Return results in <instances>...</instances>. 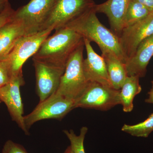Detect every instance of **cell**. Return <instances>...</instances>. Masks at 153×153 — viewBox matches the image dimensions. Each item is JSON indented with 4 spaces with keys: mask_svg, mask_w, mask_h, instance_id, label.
<instances>
[{
    "mask_svg": "<svg viewBox=\"0 0 153 153\" xmlns=\"http://www.w3.org/2000/svg\"><path fill=\"white\" fill-rule=\"evenodd\" d=\"M148 94H149V97L145 101L147 103L153 104V93L149 91L148 93Z\"/></svg>",
    "mask_w": 153,
    "mask_h": 153,
    "instance_id": "26",
    "label": "cell"
},
{
    "mask_svg": "<svg viewBox=\"0 0 153 153\" xmlns=\"http://www.w3.org/2000/svg\"><path fill=\"white\" fill-rule=\"evenodd\" d=\"M55 0H31L14 11L11 20L21 23L24 36L41 32Z\"/></svg>",
    "mask_w": 153,
    "mask_h": 153,
    "instance_id": "6",
    "label": "cell"
},
{
    "mask_svg": "<svg viewBox=\"0 0 153 153\" xmlns=\"http://www.w3.org/2000/svg\"><path fill=\"white\" fill-rule=\"evenodd\" d=\"M49 29L19 38L6 58L10 67L12 77L23 74L22 67L30 57H33L44 40L53 31Z\"/></svg>",
    "mask_w": 153,
    "mask_h": 153,
    "instance_id": "5",
    "label": "cell"
},
{
    "mask_svg": "<svg viewBox=\"0 0 153 153\" xmlns=\"http://www.w3.org/2000/svg\"><path fill=\"white\" fill-rule=\"evenodd\" d=\"M88 130V129L86 127H82L79 135H76L72 130L63 131V132L70 141V146L74 153H85L83 143Z\"/></svg>",
    "mask_w": 153,
    "mask_h": 153,
    "instance_id": "20",
    "label": "cell"
},
{
    "mask_svg": "<svg viewBox=\"0 0 153 153\" xmlns=\"http://www.w3.org/2000/svg\"><path fill=\"white\" fill-rule=\"evenodd\" d=\"M123 131L133 136L147 137L153 131V113L142 122L134 125L124 124L121 128Z\"/></svg>",
    "mask_w": 153,
    "mask_h": 153,
    "instance_id": "19",
    "label": "cell"
},
{
    "mask_svg": "<svg viewBox=\"0 0 153 153\" xmlns=\"http://www.w3.org/2000/svg\"><path fill=\"white\" fill-rule=\"evenodd\" d=\"M95 5L93 0H55L41 31L63 27Z\"/></svg>",
    "mask_w": 153,
    "mask_h": 153,
    "instance_id": "4",
    "label": "cell"
},
{
    "mask_svg": "<svg viewBox=\"0 0 153 153\" xmlns=\"http://www.w3.org/2000/svg\"><path fill=\"white\" fill-rule=\"evenodd\" d=\"M131 0H108L105 2L94 6L96 13L105 14L109 21L111 28L118 36L123 28V21Z\"/></svg>",
    "mask_w": 153,
    "mask_h": 153,
    "instance_id": "14",
    "label": "cell"
},
{
    "mask_svg": "<svg viewBox=\"0 0 153 153\" xmlns=\"http://www.w3.org/2000/svg\"><path fill=\"white\" fill-rule=\"evenodd\" d=\"M153 56V35L143 41L133 56L127 60L125 66L128 76L144 77L147 67Z\"/></svg>",
    "mask_w": 153,
    "mask_h": 153,
    "instance_id": "13",
    "label": "cell"
},
{
    "mask_svg": "<svg viewBox=\"0 0 153 153\" xmlns=\"http://www.w3.org/2000/svg\"><path fill=\"white\" fill-rule=\"evenodd\" d=\"M9 2V0H0V13L5 9Z\"/></svg>",
    "mask_w": 153,
    "mask_h": 153,
    "instance_id": "25",
    "label": "cell"
},
{
    "mask_svg": "<svg viewBox=\"0 0 153 153\" xmlns=\"http://www.w3.org/2000/svg\"><path fill=\"white\" fill-rule=\"evenodd\" d=\"M102 55L106 64L108 74L113 88L119 90L128 75L125 64L112 52L102 51Z\"/></svg>",
    "mask_w": 153,
    "mask_h": 153,
    "instance_id": "15",
    "label": "cell"
},
{
    "mask_svg": "<svg viewBox=\"0 0 153 153\" xmlns=\"http://www.w3.org/2000/svg\"><path fill=\"white\" fill-rule=\"evenodd\" d=\"M153 35V11L145 19L124 28L118 38L126 62L133 56L140 44Z\"/></svg>",
    "mask_w": 153,
    "mask_h": 153,
    "instance_id": "9",
    "label": "cell"
},
{
    "mask_svg": "<svg viewBox=\"0 0 153 153\" xmlns=\"http://www.w3.org/2000/svg\"><path fill=\"white\" fill-rule=\"evenodd\" d=\"M152 12L143 4L131 0L124 19L123 29L145 19Z\"/></svg>",
    "mask_w": 153,
    "mask_h": 153,
    "instance_id": "18",
    "label": "cell"
},
{
    "mask_svg": "<svg viewBox=\"0 0 153 153\" xmlns=\"http://www.w3.org/2000/svg\"><path fill=\"white\" fill-rule=\"evenodd\" d=\"M137 1L149 9L151 11H153V0H134Z\"/></svg>",
    "mask_w": 153,
    "mask_h": 153,
    "instance_id": "24",
    "label": "cell"
},
{
    "mask_svg": "<svg viewBox=\"0 0 153 153\" xmlns=\"http://www.w3.org/2000/svg\"><path fill=\"white\" fill-rule=\"evenodd\" d=\"M1 102H2L1 101V100H0V103H1Z\"/></svg>",
    "mask_w": 153,
    "mask_h": 153,
    "instance_id": "29",
    "label": "cell"
},
{
    "mask_svg": "<svg viewBox=\"0 0 153 153\" xmlns=\"http://www.w3.org/2000/svg\"><path fill=\"white\" fill-rule=\"evenodd\" d=\"M140 78L138 76H128L120 89V105L125 112H130L133 110L134 98L141 91Z\"/></svg>",
    "mask_w": 153,
    "mask_h": 153,
    "instance_id": "17",
    "label": "cell"
},
{
    "mask_svg": "<svg viewBox=\"0 0 153 153\" xmlns=\"http://www.w3.org/2000/svg\"><path fill=\"white\" fill-rule=\"evenodd\" d=\"M84 41L87 57L83 60V69L86 80L113 88L104 58L94 51L90 41L86 39H84Z\"/></svg>",
    "mask_w": 153,
    "mask_h": 153,
    "instance_id": "12",
    "label": "cell"
},
{
    "mask_svg": "<svg viewBox=\"0 0 153 153\" xmlns=\"http://www.w3.org/2000/svg\"><path fill=\"white\" fill-rule=\"evenodd\" d=\"M14 11L15 10L13 9L9 2L5 9L0 13V29L10 21Z\"/></svg>",
    "mask_w": 153,
    "mask_h": 153,
    "instance_id": "23",
    "label": "cell"
},
{
    "mask_svg": "<svg viewBox=\"0 0 153 153\" xmlns=\"http://www.w3.org/2000/svg\"><path fill=\"white\" fill-rule=\"evenodd\" d=\"M120 90L97 82H89L82 95L74 102V108L107 111L120 105Z\"/></svg>",
    "mask_w": 153,
    "mask_h": 153,
    "instance_id": "7",
    "label": "cell"
},
{
    "mask_svg": "<svg viewBox=\"0 0 153 153\" xmlns=\"http://www.w3.org/2000/svg\"><path fill=\"white\" fill-rule=\"evenodd\" d=\"M84 47V41L71 54L55 93L74 101L82 95L88 83L83 72Z\"/></svg>",
    "mask_w": 153,
    "mask_h": 153,
    "instance_id": "3",
    "label": "cell"
},
{
    "mask_svg": "<svg viewBox=\"0 0 153 153\" xmlns=\"http://www.w3.org/2000/svg\"><path fill=\"white\" fill-rule=\"evenodd\" d=\"M152 88H151L150 90V91H151V92H152V93H153V81H152Z\"/></svg>",
    "mask_w": 153,
    "mask_h": 153,
    "instance_id": "28",
    "label": "cell"
},
{
    "mask_svg": "<svg viewBox=\"0 0 153 153\" xmlns=\"http://www.w3.org/2000/svg\"><path fill=\"white\" fill-rule=\"evenodd\" d=\"M64 153H74V152H73V151L71 150V147H70V146H69V147H68L67 149L66 150L65 152Z\"/></svg>",
    "mask_w": 153,
    "mask_h": 153,
    "instance_id": "27",
    "label": "cell"
},
{
    "mask_svg": "<svg viewBox=\"0 0 153 153\" xmlns=\"http://www.w3.org/2000/svg\"><path fill=\"white\" fill-rule=\"evenodd\" d=\"M83 42L84 39L79 34L68 27H63L44 40L33 59L65 68L71 54Z\"/></svg>",
    "mask_w": 153,
    "mask_h": 153,
    "instance_id": "2",
    "label": "cell"
},
{
    "mask_svg": "<svg viewBox=\"0 0 153 153\" xmlns=\"http://www.w3.org/2000/svg\"><path fill=\"white\" fill-rule=\"evenodd\" d=\"M11 78L12 75L6 56L0 57V88L10 82Z\"/></svg>",
    "mask_w": 153,
    "mask_h": 153,
    "instance_id": "21",
    "label": "cell"
},
{
    "mask_svg": "<svg viewBox=\"0 0 153 153\" xmlns=\"http://www.w3.org/2000/svg\"><path fill=\"white\" fill-rule=\"evenodd\" d=\"M94 7L69 22L65 27L71 28L83 39H87L90 42H95L101 51L112 52L126 64V60L121 48L118 37L112 30L108 29L100 22Z\"/></svg>",
    "mask_w": 153,
    "mask_h": 153,
    "instance_id": "1",
    "label": "cell"
},
{
    "mask_svg": "<svg viewBox=\"0 0 153 153\" xmlns=\"http://www.w3.org/2000/svg\"><path fill=\"white\" fill-rule=\"evenodd\" d=\"M75 101L56 93L40 102L32 112L24 116L25 126L29 131L31 126L39 121L49 119L61 120L74 109Z\"/></svg>",
    "mask_w": 153,
    "mask_h": 153,
    "instance_id": "8",
    "label": "cell"
},
{
    "mask_svg": "<svg viewBox=\"0 0 153 153\" xmlns=\"http://www.w3.org/2000/svg\"><path fill=\"white\" fill-rule=\"evenodd\" d=\"M24 84L23 74L12 77L10 82L0 88V100L7 107L12 120L28 135L29 131L24 123V105L20 93V87Z\"/></svg>",
    "mask_w": 153,
    "mask_h": 153,
    "instance_id": "10",
    "label": "cell"
},
{
    "mask_svg": "<svg viewBox=\"0 0 153 153\" xmlns=\"http://www.w3.org/2000/svg\"><path fill=\"white\" fill-rule=\"evenodd\" d=\"M21 23L11 20L0 29V57L8 54L19 38L24 36Z\"/></svg>",
    "mask_w": 153,
    "mask_h": 153,
    "instance_id": "16",
    "label": "cell"
},
{
    "mask_svg": "<svg viewBox=\"0 0 153 153\" xmlns=\"http://www.w3.org/2000/svg\"><path fill=\"white\" fill-rule=\"evenodd\" d=\"M33 60L36 72L37 93L40 102H42L57 91L65 68L34 59Z\"/></svg>",
    "mask_w": 153,
    "mask_h": 153,
    "instance_id": "11",
    "label": "cell"
},
{
    "mask_svg": "<svg viewBox=\"0 0 153 153\" xmlns=\"http://www.w3.org/2000/svg\"><path fill=\"white\" fill-rule=\"evenodd\" d=\"M1 153H28L22 145L14 143L11 140L6 142Z\"/></svg>",
    "mask_w": 153,
    "mask_h": 153,
    "instance_id": "22",
    "label": "cell"
}]
</instances>
